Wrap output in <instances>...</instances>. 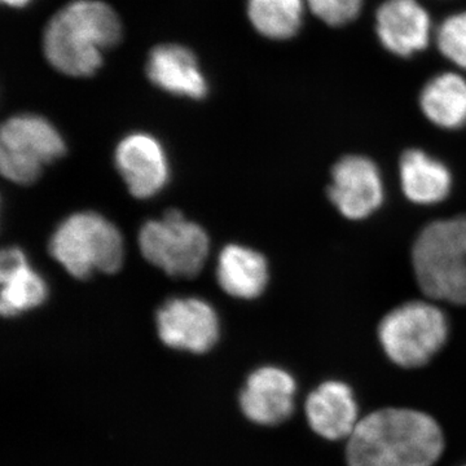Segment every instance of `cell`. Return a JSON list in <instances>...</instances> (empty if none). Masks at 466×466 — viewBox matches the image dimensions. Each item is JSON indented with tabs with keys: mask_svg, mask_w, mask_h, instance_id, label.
Here are the masks:
<instances>
[{
	"mask_svg": "<svg viewBox=\"0 0 466 466\" xmlns=\"http://www.w3.org/2000/svg\"><path fill=\"white\" fill-rule=\"evenodd\" d=\"M444 438L437 421L406 408L376 410L350 435L349 466H431L441 458Z\"/></svg>",
	"mask_w": 466,
	"mask_h": 466,
	"instance_id": "cell-1",
	"label": "cell"
},
{
	"mask_svg": "<svg viewBox=\"0 0 466 466\" xmlns=\"http://www.w3.org/2000/svg\"><path fill=\"white\" fill-rule=\"evenodd\" d=\"M115 9L100 0H75L52 16L43 33V52L57 72L76 78L94 76L104 52L121 41Z\"/></svg>",
	"mask_w": 466,
	"mask_h": 466,
	"instance_id": "cell-2",
	"label": "cell"
},
{
	"mask_svg": "<svg viewBox=\"0 0 466 466\" xmlns=\"http://www.w3.org/2000/svg\"><path fill=\"white\" fill-rule=\"evenodd\" d=\"M417 283L429 299L466 305V216L437 220L412 249Z\"/></svg>",
	"mask_w": 466,
	"mask_h": 466,
	"instance_id": "cell-3",
	"label": "cell"
},
{
	"mask_svg": "<svg viewBox=\"0 0 466 466\" xmlns=\"http://www.w3.org/2000/svg\"><path fill=\"white\" fill-rule=\"evenodd\" d=\"M48 250L67 274L79 280L96 272L115 274L125 259L121 232L94 211H81L63 220L52 233Z\"/></svg>",
	"mask_w": 466,
	"mask_h": 466,
	"instance_id": "cell-4",
	"label": "cell"
},
{
	"mask_svg": "<svg viewBox=\"0 0 466 466\" xmlns=\"http://www.w3.org/2000/svg\"><path fill=\"white\" fill-rule=\"evenodd\" d=\"M449 332V320L440 308L425 300H410L382 319L379 339L392 363L419 368L446 345Z\"/></svg>",
	"mask_w": 466,
	"mask_h": 466,
	"instance_id": "cell-5",
	"label": "cell"
},
{
	"mask_svg": "<svg viewBox=\"0 0 466 466\" xmlns=\"http://www.w3.org/2000/svg\"><path fill=\"white\" fill-rule=\"evenodd\" d=\"M139 248L150 265L177 279L200 274L210 250L207 231L177 208L148 220L139 232Z\"/></svg>",
	"mask_w": 466,
	"mask_h": 466,
	"instance_id": "cell-6",
	"label": "cell"
},
{
	"mask_svg": "<svg viewBox=\"0 0 466 466\" xmlns=\"http://www.w3.org/2000/svg\"><path fill=\"white\" fill-rule=\"evenodd\" d=\"M66 150L63 137L47 119L36 115L11 116L0 131V170L11 182L32 184Z\"/></svg>",
	"mask_w": 466,
	"mask_h": 466,
	"instance_id": "cell-7",
	"label": "cell"
},
{
	"mask_svg": "<svg viewBox=\"0 0 466 466\" xmlns=\"http://www.w3.org/2000/svg\"><path fill=\"white\" fill-rule=\"evenodd\" d=\"M297 382L290 372L278 366H262L245 377L236 395V408L254 428L285 424L296 410Z\"/></svg>",
	"mask_w": 466,
	"mask_h": 466,
	"instance_id": "cell-8",
	"label": "cell"
},
{
	"mask_svg": "<svg viewBox=\"0 0 466 466\" xmlns=\"http://www.w3.org/2000/svg\"><path fill=\"white\" fill-rule=\"evenodd\" d=\"M156 325L159 339L167 348L193 355H204L216 348L220 321L207 300L175 297L158 309Z\"/></svg>",
	"mask_w": 466,
	"mask_h": 466,
	"instance_id": "cell-9",
	"label": "cell"
},
{
	"mask_svg": "<svg viewBox=\"0 0 466 466\" xmlns=\"http://www.w3.org/2000/svg\"><path fill=\"white\" fill-rule=\"evenodd\" d=\"M328 198L343 217L361 220L372 216L385 198L379 167L364 156H346L332 168Z\"/></svg>",
	"mask_w": 466,
	"mask_h": 466,
	"instance_id": "cell-10",
	"label": "cell"
},
{
	"mask_svg": "<svg viewBox=\"0 0 466 466\" xmlns=\"http://www.w3.org/2000/svg\"><path fill=\"white\" fill-rule=\"evenodd\" d=\"M115 162L128 191L143 200L158 195L170 177L167 152L149 134L133 133L125 137L116 146Z\"/></svg>",
	"mask_w": 466,
	"mask_h": 466,
	"instance_id": "cell-11",
	"label": "cell"
},
{
	"mask_svg": "<svg viewBox=\"0 0 466 466\" xmlns=\"http://www.w3.org/2000/svg\"><path fill=\"white\" fill-rule=\"evenodd\" d=\"M376 32L386 50L410 57L431 43V20L417 0H386L377 9Z\"/></svg>",
	"mask_w": 466,
	"mask_h": 466,
	"instance_id": "cell-12",
	"label": "cell"
},
{
	"mask_svg": "<svg viewBox=\"0 0 466 466\" xmlns=\"http://www.w3.org/2000/svg\"><path fill=\"white\" fill-rule=\"evenodd\" d=\"M147 76L156 87L175 95L201 100L207 97L208 84L198 57L180 45H159L150 51Z\"/></svg>",
	"mask_w": 466,
	"mask_h": 466,
	"instance_id": "cell-13",
	"label": "cell"
},
{
	"mask_svg": "<svg viewBox=\"0 0 466 466\" xmlns=\"http://www.w3.org/2000/svg\"><path fill=\"white\" fill-rule=\"evenodd\" d=\"M305 413L309 428L329 441L350 438L359 422L354 392L345 382L319 385L306 400Z\"/></svg>",
	"mask_w": 466,
	"mask_h": 466,
	"instance_id": "cell-14",
	"label": "cell"
},
{
	"mask_svg": "<svg viewBox=\"0 0 466 466\" xmlns=\"http://www.w3.org/2000/svg\"><path fill=\"white\" fill-rule=\"evenodd\" d=\"M0 311L15 318L39 308L48 297V287L41 274L29 265L20 248H7L0 258Z\"/></svg>",
	"mask_w": 466,
	"mask_h": 466,
	"instance_id": "cell-15",
	"label": "cell"
},
{
	"mask_svg": "<svg viewBox=\"0 0 466 466\" xmlns=\"http://www.w3.org/2000/svg\"><path fill=\"white\" fill-rule=\"evenodd\" d=\"M268 263L259 251L229 244L220 251L217 280L233 299H258L268 284Z\"/></svg>",
	"mask_w": 466,
	"mask_h": 466,
	"instance_id": "cell-16",
	"label": "cell"
},
{
	"mask_svg": "<svg viewBox=\"0 0 466 466\" xmlns=\"http://www.w3.org/2000/svg\"><path fill=\"white\" fill-rule=\"evenodd\" d=\"M400 177L404 195L417 205H435L446 200L452 188L449 167L420 149L403 153Z\"/></svg>",
	"mask_w": 466,
	"mask_h": 466,
	"instance_id": "cell-17",
	"label": "cell"
},
{
	"mask_svg": "<svg viewBox=\"0 0 466 466\" xmlns=\"http://www.w3.org/2000/svg\"><path fill=\"white\" fill-rule=\"evenodd\" d=\"M426 118L441 128L456 130L466 125V79L456 73H441L426 84L420 95Z\"/></svg>",
	"mask_w": 466,
	"mask_h": 466,
	"instance_id": "cell-18",
	"label": "cell"
},
{
	"mask_svg": "<svg viewBox=\"0 0 466 466\" xmlns=\"http://www.w3.org/2000/svg\"><path fill=\"white\" fill-rule=\"evenodd\" d=\"M306 0H248L254 29L268 39L285 41L299 32Z\"/></svg>",
	"mask_w": 466,
	"mask_h": 466,
	"instance_id": "cell-19",
	"label": "cell"
},
{
	"mask_svg": "<svg viewBox=\"0 0 466 466\" xmlns=\"http://www.w3.org/2000/svg\"><path fill=\"white\" fill-rule=\"evenodd\" d=\"M437 45L447 60L466 70V12L452 15L441 24Z\"/></svg>",
	"mask_w": 466,
	"mask_h": 466,
	"instance_id": "cell-20",
	"label": "cell"
},
{
	"mask_svg": "<svg viewBox=\"0 0 466 466\" xmlns=\"http://www.w3.org/2000/svg\"><path fill=\"white\" fill-rule=\"evenodd\" d=\"M306 5L327 25L342 26L358 17L363 0H306Z\"/></svg>",
	"mask_w": 466,
	"mask_h": 466,
	"instance_id": "cell-21",
	"label": "cell"
},
{
	"mask_svg": "<svg viewBox=\"0 0 466 466\" xmlns=\"http://www.w3.org/2000/svg\"><path fill=\"white\" fill-rule=\"evenodd\" d=\"M5 5L12 8H23L26 7L32 0H2Z\"/></svg>",
	"mask_w": 466,
	"mask_h": 466,
	"instance_id": "cell-22",
	"label": "cell"
},
{
	"mask_svg": "<svg viewBox=\"0 0 466 466\" xmlns=\"http://www.w3.org/2000/svg\"><path fill=\"white\" fill-rule=\"evenodd\" d=\"M466 466V465H465Z\"/></svg>",
	"mask_w": 466,
	"mask_h": 466,
	"instance_id": "cell-23",
	"label": "cell"
}]
</instances>
